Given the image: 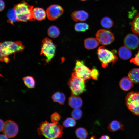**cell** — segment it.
I'll list each match as a JSON object with an SVG mask.
<instances>
[{
    "instance_id": "cell-37",
    "label": "cell",
    "mask_w": 139,
    "mask_h": 139,
    "mask_svg": "<svg viewBox=\"0 0 139 139\" xmlns=\"http://www.w3.org/2000/svg\"><path fill=\"white\" fill-rule=\"evenodd\" d=\"M99 139H110V138L108 136L105 135L102 136Z\"/></svg>"
},
{
    "instance_id": "cell-8",
    "label": "cell",
    "mask_w": 139,
    "mask_h": 139,
    "mask_svg": "<svg viewBox=\"0 0 139 139\" xmlns=\"http://www.w3.org/2000/svg\"><path fill=\"white\" fill-rule=\"evenodd\" d=\"M91 71L83 61H76L74 72L77 77L84 80L88 79L91 78Z\"/></svg>"
},
{
    "instance_id": "cell-3",
    "label": "cell",
    "mask_w": 139,
    "mask_h": 139,
    "mask_svg": "<svg viewBox=\"0 0 139 139\" xmlns=\"http://www.w3.org/2000/svg\"><path fill=\"white\" fill-rule=\"evenodd\" d=\"M18 21L26 22L35 20L33 13V6H30L25 1L17 4L14 6Z\"/></svg>"
},
{
    "instance_id": "cell-27",
    "label": "cell",
    "mask_w": 139,
    "mask_h": 139,
    "mask_svg": "<svg viewBox=\"0 0 139 139\" xmlns=\"http://www.w3.org/2000/svg\"><path fill=\"white\" fill-rule=\"evenodd\" d=\"M101 25L106 28L109 29L112 27L113 25L112 20L108 17H105L101 19L100 22Z\"/></svg>"
},
{
    "instance_id": "cell-15",
    "label": "cell",
    "mask_w": 139,
    "mask_h": 139,
    "mask_svg": "<svg viewBox=\"0 0 139 139\" xmlns=\"http://www.w3.org/2000/svg\"><path fill=\"white\" fill-rule=\"evenodd\" d=\"M119 84L120 88L125 91L129 90L133 86V82L127 77L122 78L120 81Z\"/></svg>"
},
{
    "instance_id": "cell-39",
    "label": "cell",
    "mask_w": 139,
    "mask_h": 139,
    "mask_svg": "<svg viewBox=\"0 0 139 139\" xmlns=\"http://www.w3.org/2000/svg\"><path fill=\"white\" fill-rule=\"evenodd\" d=\"M80 0L82 1H86V0Z\"/></svg>"
},
{
    "instance_id": "cell-23",
    "label": "cell",
    "mask_w": 139,
    "mask_h": 139,
    "mask_svg": "<svg viewBox=\"0 0 139 139\" xmlns=\"http://www.w3.org/2000/svg\"><path fill=\"white\" fill-rule=\"evenodd\" d=\"M7 16L8 18V22L13 25L14 23L18 21L16 12L14 8H11L8 10Z\"/></svg>"
},
{
    "instance_id": "cell-10",
    "label": "cell",
    "mask_w": 139,
    "mask_h": 139,
    "mask_svg": "<svg viewBox=\"0 0 139 139\" xmlns=\"http://www.w3.org/2000/svg\"><path fill=\"white\" fill-rule=\"evenodd\" d=\"M19 130L17 124L13 121L8 120L4 122L2 131L3 134L8 138H13L15 136Z\"/></svg>"
},
{
    "instance_id": "cell-36",
    "label": "cell",
    "mask_w": 139,
    "mask_h": 139,
    "mask_svg": "<svg viewBox=\"0 0 139 139\" xmlns=\"http://www.w3.org/2000/svg\"><path fill=\"white\" fill-rule=\"evenodd\" d=\"M0 139H8V138L4 134H1Z\"/></svg>"
},
{
    "instance_id": "cell-11",
    "label": "cell",
    "mask_w": 139,
    "mask_h": 139,
    "mask_svg": "<svg viewBox=\"0 0 139 139\" xmlns=\"http://www.w3.org/2000/svg\"><path fill=\"white\" fill-rule=\"evenodd\" d=\"M63 8L60 5L57 4L51 5L46 10L47 17L51 21L57 19L63 14Z\"/></svg>"
},
{
    "instance_id": "cell-4",
    "label": "cell",
    "mask_w": 139,
    "mask_h": 139,
    "mask_svg": "<svg viewBox=\"0 0 139 139\" xmlns=\"http://www.w3.org/2000/svg\"><path fill=\"white\" fill-rule=\"evenodd\" d=\"M115 51L106 49L103 46L99 47L97 50V54L103 68H106L110 63L113 64L117 61L118 58Z\"/></svg>"
},
{
    "instance_id": "cell-26",
    "label": "cell",
    "mask_w": 139,
    "mask_h": 139,
    "mask_svg": "<svg viewBox=\"0 0 139 139\" xmlns=\"http://www.w3.org/2000/svg\"><path fill=\"white\" fill-rule=\"evenodd\" d=\"M75 133L77 137L79 139H86L88 136L87 130L83 127H79L75 131Z\"/></svg>"
},
{
    "instance_id": "cell-25",
    "label": "cell",
    "mask_w": 139,
    "mask_h": 139,
    "mask_svg": "<svg viewBox=\"0 0 139 139\" xmlns=\"http://www.w3.org/2000/svg\"><path fill=\"white\" fill-rule=\"evenodd\" d=\"M48 35L52 38H55L58 37L60 33L59 28L55 26H52L50 27L47 31Z\"/></svg>"
},
{
    "instance_id": "cell-6",
    "label": "cell",
    "mask_w": 139,
    "mask_h": 139,
    "mask_svg": "<svg viewBox=\"0 0 139 139\" xmlns=\"http://www.w3.org/2000/svg\"><path fill=\"white\" fill-rule=\"evenodd\" d=\"M125 102L131 112L139 116V92L132 91L129 93L126 97Z\"/></svg>"
},
{
    "instance_id": "cell-22",
    "label": "cell",
    "mask_w": 139,
    "mask_h": 139,
    "mask_svg": "<svg viewBox=\"0 0 139 139\" xmlns=\"http://www.w3.org/2000/svg\"><path fill=\"white\" fill-rule=\"evenodd\" d=\"M51 98L54 102H57L61 105L64 104L66 99L65 94L59 92H57L54 93L52 95Z\"/></svg>"
},
{
    "instance_id": "cell-12",
    "label": "cell",
    "mask_w": 139,
    "mask_h": 139,
    "mask_svg": "<svg viewBox=\"0 0 139 139\" xmlns=\"http://www.w3.org/2000/svg\"><path fill=\"white\" fill-rule=\"evenodd\" d=\"M124 42L125 46L130 49H136L139 45V39L135 34H129L125 38Z\"/></svg>"
},
{
    "instance_id": "cell-5",
    "label": "cell",
    "mask_w": 139,
    "mask_h": 139,
    "mask_svg": "<svg viewBox=\"0 0 139 139\" xmlns=\"http://www.w3.org/2000/svg\"><path fill=\"white\" fill-rule=\"evenodd\" d=\"M85 81L76 76L74 72L72 73L68 84L72 94L78 95L85 91Z\"/></svg>"
},
{
    "instance_id": "cell-19",
    "label": "cell",
    "mask_w": 139,
    "mask_h": 139,
    "mask_svg": "<svg viewBox=\"0 0 139 139\" xmlns=\"http://www.w3.org/2000/svg\"><path fill=\"white\" fill-rule=\"evenodd\" d=\"M33 11L34 19L38 21L44 19L47 15L46 12L41 8L36 7L34 8Z\"/></svg>"
},
{
    "instance_id": "cell-16",
    "label": "cell",
    "mask_w": 139,
    "mask_h": 139,
    "mask_svg": "<svg viewBox=\"0 0 139 139\" xmlns=\"http://www.w3.org/2000/svg\"><path fill=\"white\" fill-rule=\"evenodd\" d=\"M99 43L96 38L93 37L89 38L86 39L84 40V46L87 49H92L98 46Z\"/></svg>"
},
{
    "instance_id": "cell-2",
    "label": "cell",
    "mask_w": 139,
    "mask_h": 139,
    "mask_svg": "<svg viewBox=\"0 0 139 139\" xmlns=\"http://www.w3.org/2000/svg\"><path fill=\"white\" fill-rule=\"evenodd\" d=\"M24 46L21 42L18 41H5L0 43V60L7 63L9 59L8 56L16 52L22 51Z\"/></svg>"
},
{
    "instance_id": "cell-17",
    "label": "cell",
    "mask_w": 139,
    "mask_h": 139,
    "mask_svg": "<svg viewBox=\"0 0 139 139\" xmlns=\"http://www.w3.org/2000/svg\"><path fill=\"white\" fill-rule=\"evenodd\" d=\"M132 52L130 49L126 46H122L118 50V55L122 59L127 60L132 56Z\"/></svg>"
},
{
    "instance_id": "cell-24",
    "label": "cell",
    "mask_w": 139,
    "mask_h": 139,
    "mask_svg": "<svg viewBox=\"0 0 139 139\" xmlns=\"http://www.w3.org/2000/svg\"><path fill=\"white\" fill-rule=\"evenodd\" d=\"M23 80L25 85L28 88H33L35 87V81L33 77L27 76L23 77Z\"/></svg>"
},
{
    "instance_id": "cell-20",
    "label": "cell",
    "mask_w": 139,
    "mask_h": 139,
    "mask_svg": "<svg viewBox=\"0 0 139 139\" xmlns=\"http://www.w3.org/2000/svg\"><path fill=\"white\" fill-rule=\"evenodd\" d=\"M131 23L132 31L139 36V13L135 16Z\"/></svg>"
},
{
    "instance_id": "cell-38",
    "label": "cell",
    "mask_w": 139,
    "mask_h": 139,
    "mask_svg": "<svg viewBox=\"0 0 139 139\" xmlns=\"http://www.w3.org/2000/svg\"><path fill=\"white\" fill-rule=\"evenodd\" d=\"M90 139H96L95 136H91L90 138Z\"/></svg>"
},
{
    "instance_id": "cell-35",
    "label": "cell",
    "mask_w": 139,
    "mask_h": 139,
    "mask_svg": "<svg viewBox=\"0 0 139 139\" xmlns=\"http://www.w3.org/2000/svg\"><path fill=\"white\" fill-rule=\"evenodd\" d=\"M4 121L2 119L0 120V132L2 131L4 124Z\"/></svg>"
},
{
    "instance_id": "cell-7",
    "label": "cell",
    "mask_w": 139,
    "mask_h": 139,
    "mask_svg": "<svg viewBox=\"0 0 139 139\" xmlns=\"http://www.w3.org/2000/svg\"><path fill=\"white\" fill-rule=\"evenodd\" d=\"M56 46L52 41L48 38H44L42 41L40 54L46 58V61L50 62L54 56Z\"/></svg>"
},
{
    "instance_id": "cell-32",
    "label": "cell",
    "mask_w": 139,
    "mask_h": 139,
    "mask_svg": "<svg viewBox=\"0 0 139 139\" xmlns=\"http://www.w3.org/2000/svg\"><path fill=\"white\" fill-rule=\"evenodd\" d=\"M61 118L60 115L57 112L53 114L51 116L50 119L52 123H58Z\"/></svg>"
},
{
    "instance_id": "cell-28",
    "label": "cell",
    "mask_w": 139,
    "mask_h": 139,
    "mask_svg": "<svg viewBox=\"0 0 139 139\" xmlns=\"http://www.w3.org/2000/svg\"><path fill=\"white\" fill-rule=\"evenodd\" d=\"M88 24L85 23H79L75 24L74 29L78 32H83L87 30L89 28Z\"/></svg>"
},
{
    "instance_id": "cell-1",
    "label": "cell",
    "mask_w": 139,
    "mask_h": 139,
    "mask_svg": "<svg viewBox=\"0 0 139 139\" xmlns=\"http://www.w3.org/2000/svg\"><path fill=\"white\" fill-rule=\"evenodd\" d=\"M63 127L60 124L50 123L45 121L40 124L37 131L39 135L47 139H57L62 137Z\"/></svg>"
},
{
    "instance_id": "cell-30",
    "label": "cell",
    "mask_w": 139,
    "mask_h": 139,
    "mask_svg": "<svg viewBox=\"0 0 139 139\" xmlns=\"http://www.w3.org/2000/svg\"><path fill=\"white\" fill-rule=\"evenodd\" d=\"M82 115V111L80 108L74 109L71 114L72 117L76 120L80 119Z\"/></svg>"
},
{
    "instance_id": "cell-14",
    "label": "cell",
    "mask_w": 139,
    "mask_h": 139,
    "mask_svg": "<svg viewBox=\"0 0 139 139\" xmlns=\"http://www.w3.org/2000/svg\"><path fill=\"white\" fill-rule=\"evenodd\" d=\"M69 106L74 109L80 108L83 104V101L81 98L78 95L72 94L68 99Z\"/></svg>"
},
{
    "instance_id": "cell-31",
    "label": "cell",
    "mask_w": 139,
    "mask_h": 139,
    "mask_svg": "<svg viewBox=\"0 0 139 139\" xmlns=\"http://www.w3.org/2000/svg\"><path fill=\"white\" fill-rule=\"evenodd\" d=\"M99 75L98 70L95 68H92L91 71L90 77L94 80H97Z\"/></svg>"
},
{
    "instance_id": "cell-40",
    "label": "cell",
    "mask_w": 139,
    "mask_h": 139,
    "mask_svg": "<svg viewBox=\"0 0 139 139\" xmlns=\"http://www.w3.org/2000/svg\"><path fill=\"white\" fill-rule=\"evenodd\" d=\"M96 0V1H97V0Z\"/></svg>"
},
{
    "instance_id": "cell-9",
    "label": "cell",
    "mask_w": 139,
    "mask_h": 139,
    "mask_svg": "<svg viewBox=\"0 0 139 139\" xmlns=\"http://www.w3.org/2000/svg\"><path fill=\"white\" fill-rule=\"evenodd\" d=\"M96 37L99 43L103 45H108L111 43L115 39L111 32L105 29L98 30L96 33Z\"/></svg>"
},
{
    "instance_id": "cell-34",
    "label": "cell",
    "mask_w": 139,
    "mask_h": 139,
    "mask_svg": "<svg viewBox=\"0 0 139 139\" xmlns=\"http://www.w3.org/2000/svg\"><path fill=\"white\" fill-rule=\"evenodd\" d=\"M5 5L4 2L3 0H0V11H2L5 8Z\"/></svg>"
},
{
    "instance_id": "cell-29",
    "label": "cell",
    "mask_w": 139,
    "mask_h": 139,
    "mask_svg": "<svg viewBox=\"0 0 139 139\" xmlns=\"http://www.w3.org/2000/svg\"><path fill=\"white\" fill-rule=\"evenodd\" d=\"M76 124L75 119L72 117L67 118L64 121L63 123V126L66 128L74 127Z\"/></svg>"
},
{
    "instance_id": "cell-21",
    "label": "cell",
    "mask_w": 139,
    "mask_h": 139,
    "mask_svg": "<svg viewBox=\"0 0 139 139\" xmlns=\"http://www.w3.org/2000/svg\"><path fill=\"white\" fill-rule=\"evenodd\" d=\"M128 77L133 82L139 83V69L135 68L131 70L128 73Z\"/></svg>"
},
{
    "instance_id": "cell-18",
    "label": "cell",
    "mask_w": 139,
    "mask_h": 139,
    "mask_svg": "<svg viewBox=\"0 0 139 139\" xmlns=\"http://www.w3.org/2000/svg\"><path fill=\"white\" fill-rule=\"evenodd\" d=\"M124 125L121 122L114 120L110 123L107 126L108 129L110 132H115L119 130H124Z\"/></svg>"
},
{
    "instance_id": "cell-13",
    "label": "cell",
    "mask_w": 139,
    "mask_h": 139,
    "mask_svg": "<svg viewBox=\"0 0 139 139\" xmlns=\"http://www.w3.org/2000/svg\"><path fill=\"white\" fill-rule=\"evenodd\" d=\"M71 17L72 19L76 22L83 21L88 19L89 14L84 10H76L72 13Z\"/></svg>"
},
{
    "instance_id": "cell-33",
    "label": "cell",
    "mask_w": 139,
    "mask_h": 139,
    "mask_svg": "<svg viewBox=\"0 0 139 139\" xmlns=\"http://www.w3.org/2000/svg\"><path fill=\"white\" fill-rule=\"evenodd\" d=\"M130 62L139 66V51L136 54L135 57L131 59Z\"/></svg>"
}]
</instances>
